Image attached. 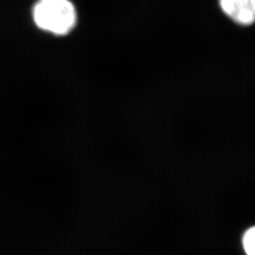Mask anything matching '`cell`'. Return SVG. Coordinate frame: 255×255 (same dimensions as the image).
<instances>
[{
    "mask_svg": "<svg viewBox=\"0 0 255 255\" xmlns=\"http://www.w3.org/2000/svg\"><path fill=\"white\" fill-rule=\"evenodd\" d=\"M37 26L54 34L69 33L77 23V10L70 0H39L33 9Z\"/></svg>",
    "mask_w": 255,
    "mask_h": 255,
    "instance_id": "1",
    "label": "cell"
},
{
    "mask_svg": "<svg viewBox=\"0 0 255 255\" xmlns=\"http://www.w3.org/2000/svg\"><path fill=\"white\" fill-rule=\"evenodd\" d=\"M243 247L247 255H255V227L249 229L244 234Z\"/></svg>",
    "mask_w": 255,
    "mask_h": 255,
    "instance_id": "3",
    "label": "cell"
},
{
    "mask_svg": "<svg viewBox=\"0 0 255 255\" xmlns=\"http://www.w3.org/2000/svg\"><path fill=\"white\" fill-rule=\"evenodd\" d=\"M219 8L232 22L239 26L255 23V0H219Z\"/></svg>",
    "mask_w": 255,
    "mask_h": 255,
    "instance_id": "2",
    "label": "cell"
}]
</instances>
